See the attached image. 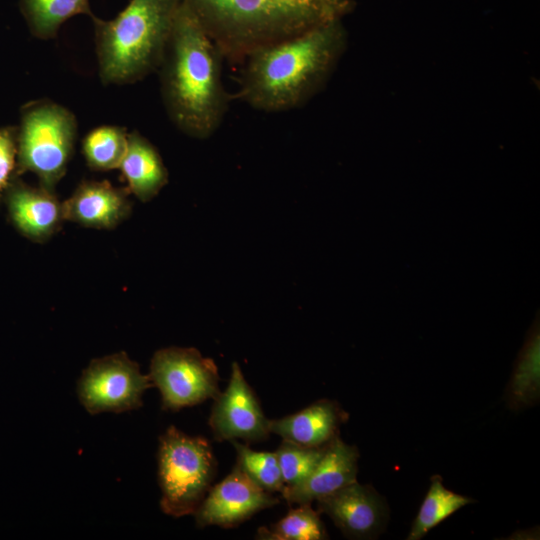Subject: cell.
Here are the masks:
<instances>
[{
	"label": "cell",
	"instance_id": "6da1fadb",
	"mask_svg": "<svg viewBox=\"0 0 540 540\" xmlns=\"http://www.w3.org/2000/svg\"><path fill=\"white\" fill-rule=\"evenodd\" d=\"M161 92L174 125L194 138H207L227 107L214 40L180 1L160 63Z\"/></svg>",
	"mask_w": 540,
	"mask_h": 540
},
{
	"label": "cell",
	"instance_id": "7a4b0ae2",
	"mask_svg": "<svg viewBox=\"0 0 540 540\" xmlns=\"http://www.w3.org/2000/svg\"><path fill=\"white\" fill-rule=\"evenodd\" d=\"M343 39L340 19H333L250 51L241 95L268 112L300 104L324 76Z\"/></svg>",
	"mask_w": 540,
	"mask_h": 540
},
{
	"label": "cell",
	"instance_id": "3957f363",
	"mask_svg": "<svg viewBox=\"0 0 540 540\" xmlns=\"http://www.w3.org/2000/svg\"><path fill=\"white\" fill-rule=\"evenodd\" d=\"M181 0H130L113 19L92 17L99 77L129 84L159 68Z\"/></svg>",
	"mask_w": 540,
	"mask_h": 540
},
{
	"label": "cell",
	"instance_id": "277c9868",
	"mask_svg": "<svg viewBox=\"0 0 540 540\" xmlns=\"http://www.w3.org/2000/svg\"><path fill=\"white\" fill-rule=\"evenodd\" d=\"M181 1L210 37L229 49L250 52L307 29L275 0Z\"/></svg>",
	"mask_w": 540,
	"mask_h": 540
},
{
	"label": "cell",
	"instance_id": "5b68a950",
	"mask_svg": "<svg viewBox=\"0 0 540 540\" xmlns=\"http://www.w3.org/2000/svg\"><path fill=\"white\" fill-rule=\"evenodd\" d=\"M77 137V120L66 107L43 99L22 109L17 129V174L32 172L54 190L67 171Z\"/></svg>",
	"mask_w": 540,
	"mask_h": 540
},
{
	"label": "cell",
	"instance_id": "8992f818",
	"mask_svg": "<svg viewBox=\"0 0 540 540\" xmlns=\"http://www.w3.org/2000/svg\"><path fill=\"white\" fill-rule=\"evenodd\" d=\"M217 462L207 439L170 426L159 438L158 478L164 513L194 514L216 475Z\"/></svg>",
	"mask_w": 540,
	"mask_h": 540
},
{
	"label": "cell",
	"instance_id": "52a82bcc",
	"mask_svg": "<svg viewBox=\"0 0 540 540\" xmlns=\"http://www.w3.org/2000/svg\"><path fill=\"white\" fill-rule=\"evenodd\" d=\"M150 379L162 398V408L177 411L215 399L220 393L215 362L197 349L168 347L155 352Z\"/></svg>",
	"mask_w": 540,
	"mask_h": 540
},
{
	"label": "cell",
	"instance_id": "ba28073f",
	"mask_svg": "<svg viewBox=\"0 0 540 540\" xmlns=\"http://www.w3.org/2000/svg\"><path fill=\"white\" fill-rule=\"evenodd\" d=\"M153 383L125 352L93 359L78 381L77 394L90 414L124 412L142 406Z\"/></svg>",
	"mask_w": 540,
	"mask_h": 540
},
{
	"label": "cell",
	"instance_id": "9c48e42d",
	"mask_svg": "<svg viewBox=\"0 0 540 540\" xmlns=\"http://www.w3.org/2000/svg\"><path fill=\"white\" fill-rule=\"evenodd\" d=\"M213 400L209 426L217 441L257 442L268 438L269 419L237 362L232 363L226 389Z\"/></svg>",
	"mask_w": 540,
	"mask_h": 540
},
{
	"label": "cell",
	"instance_id": "30bf717a",
	"mask_svg": "<svg viewBox=\"0 0 540 540\" xmlns=\"http://www.w3.org/2000/svg\"><path fill=\"white\" fill-rule=\"evenodd\" d=\"M280 500L252 481L236 464L221 482L210 487L194 512L198 527H234Z\"/></svg>",
	"mask_w": 540,
	"mask_h": 540
},
{
	"label": "cell",
	"instance_id": "8fae6325",
	"mask_svg": "<svg viewBox=\"0 0 540 540\" xmlns=\"http://www.w3.org/2000/svg\"><path fill=\"white\" fill-rule=\"evenodd\" d=\"M316 502L317 511L329 516L350 539L377 538L389 519L385 499L371 485L357 481Z\"/></svg>",
	"mask_w": 540,
	"mask_h": 540
},
{
	"label": "cell",
	"instance_id": "7c38bea8",
	"mask_svg": "<svg viewBox=\"0 0 540 540\" xmlns=\"http://www.w3.org/2000/svg\"><path fill=\"white\" fill-rule=\"evenodd\" d=\"M4 196L13 225L34 242L50 239L65 221L62 202L54 190L42 185L33 187L14 179Z\"/></svg>",
	"mask_w": 540,
	"mask_h": 540
},
{
	"label": "cell",
	"instance_id": "4fadbf2b",
	"mask_svg": "<svg viewBox=\"0 0 540 540\" xmlns=\"http://www.w3.org/2000/svg\"><path fill=\"white\" fill-rule=\"evenodd\" d=\"M129 190L109 181H83L62 202L65 221L94 229H114L131 213Z\"/></svg>",
	"mask_w": 540,
	"mask_h": 540
},
{
	"label": "cell",
	"instance_id": "5bb4252c",
	"mask_svg": "<svg viewBox=\"0 0 540 540\" xmlns=\"http://www.w3.org/2000/svg\"><path fill=\"white\" fill-rule=\"evenodd\" d=\"M359 452L339 436L335 437L312 470L298 485L284 487L282 497L288 504H311L356 480Z\"/></svg>",
	"mask_w": 540,
	"mask_h": 540
},
{
	"label": "cell",
	"instance_id": "9a60e30c",
	"mask_svg": "<svg viewBox=\"0 0 540 540\" xmlns=\"http://www.w3.org/2000/svg\"><path fill=\"white\" fill-rule=\"evenodd\" d=\"M347 418L337 402L321 399L297 413L269 420V430L300 446L322 447L339 436V427Z\"/></svg>",
	"mask_w": 540,
	"mask_h": 540
},
{
	"label": "cell",
	"instance_id": "2e32d148",
	"mask_svg": "<svg viewBox=\"0 0 540 540\" xmlns=\"http://www.w3.org/2000/svg\"><path fill=\"white\" fill-rule=\"evenodd\" d=\"M119 169L129 192L143 202L153 199L168 182L159 152L137 131L128 132L127 150Z\"/></svg>",
	"mask_w": 540,
	"mask_h": 540
},
{
	"label": "cell",
	"instance_id": "e0dca14e",
	"mask_svg": "<svg viewBox=\"0 0 540 540\" xmlns=\"http://www.w3.org/2000/svg\"><path fill=\"white\" fill-rule=\"evenodd\" d=\"M540 395V340L538 321L519 354L510 382L506 401L513 410L535 405Z\"/></svg>",
	"mask_w": 540,
	"mask_h": 540
},
{
	"label": "cell",
	"instance_id": "ac0fdd59",
	"mask_svg": "<svg viewBox=\"0 0 540 540\" xmlns=\"http://www.w3.org/2000/svg\"><path fill=\"white\" fill-rule=\"evenodd\" d=\"M20 7L31 33L43 40L55 38L61 25L76 15L94 16L89 0H20Z\"/></svg>",
	"mask_w": 540,
	"mask_h": 540
},
{
	"label": "cell",
	"instance_id": "d6986e66",
	"mask_svg": "<svg viewBox=\"0 0 540 540\" xmlns=\"http://www.w3.org/2000/svg\"><path fill=\"white\" fill-rule=\"evenodd\" d=\"M473 502L476 500L445 488L439 475L433 476L407 539L419 540L423 538L432 528L450 515Z\"/></svg>",
	"mask_w": 540,
	"mask_h": 540
},
{
	"label": "cell",
	"instance_id": "ffe728a7",
	"mask_svg": "<svg viewBox=\"0 0 540 540\" xmlns=\"http://www.w3.org/2000/svg\"><path fill=\"white\" fill-rule=\"evenodd\" d=\"M126 128L103 125L91 130L82 141V153L88 167L95 171L119 168L126 153Z\"/></svg>",
	"mask_w": 540,
	"mask_h": 540
},
{
	"label": "cell",
	"instance_id": "44dd1931",
	"mask_svg": "<svg viewBox=\"0 0 540 540\" xmlns=\"http://www.w3.org/2000/svg\"><path fill=\"white\" fill-rule=\"evenodd\" d=\"M257 539L262 540H324L329 535L320 513L311 504H299L286 516L269 527H260Z\"/></svg>",
	"mask_w": 540,
	"mask_h": 540
},
{
	"label": "cell",
	"instance_id": "7402d4cb",
	"mask_svg": "<svg viewBox=\"0 0 540 540\" xmlns=\"http://www.w3.org/2000/svg\"><path fill=\"white\" fill-rule=\"evenodd\" d=\"M237 453V465L264 490L274 493L284 488V482L276 452L252 450L248 445L231 441Z\"/></svg>",
	"mask_w": 540,
	"mask_h": 540
},
{
	"label": "cell",
	"instance_id": "603a6c76",
	"mask_svg": "<svg viewBox=\"0 0 540 540\" xmlns=\"http://www.w3.org/2000/svg\"><path fill=\"white\" fill-rule=\"evenodd\" d=\"M327 445L304 447L283 440L275 452L278 457L284 487H292L301 483L315 468Z\"/></svg>",
	"mask_w": 540,
	"mask_h": 540
},
{
	"label": "cell",
	"instance_id": "cb8c5ba5",
	"mask_svg": "<svg viewBox=\"0 0 540 540\" xmlns=\"http://www.w3.org/2000/svg\"><path fill=\"white\" fill-rule=\"evenodd\" d=\"M283 9L309 28L340 17L349 10V0H275Z\"/></svg>",
	"mask_w": 540,
	"mask_h": 540
},
{
	"label": "cell",
	"instance_id": "d4e9b609",
	"mask_svg": "<svg viewBox=\"0 0 540 540\" xmlns=\"http://www.w3.org/2000/svg\"><path fill=\"white\" fill-rule=\"evenodd\" d=\"M17 128H0V197L17 174Z\"/></svg>",
	"mask_w": 540,
	"mask_h": 540
}]
</instances>
